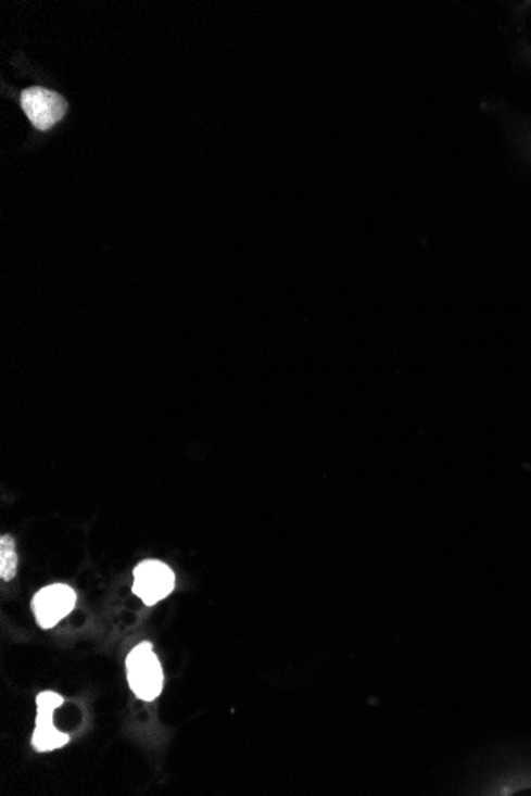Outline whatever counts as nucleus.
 <instances>
[{
    "label": "nucleus",
    "mask_w": 531,
    "mask_h": 796,
    "mask_svg": "<svg viewBox=\"0 0 531 796\" xmlns=\"http://www.w3.org/2000/svg\"><path fill=\"white\" fill-rule=\"evenodd\" d=\"M126 674L137 698L155 702L163 692L164 672L152 643H142L132 648L126 658Z\"/></svg>",
    "instance_id": "1"
},
{
    "label": "nucleus",
    "mask_w": 531,
    "mask_h": 796,
    "mask_svg": "<svg viewBox=\"0 0 531 796\" xmlns=\"http://www.w3.org/2000/svg\"><path fill=\"white\" fill-rule=\"evenodd\" d=\"M176 589V574L163 561L146 560L134 569V595L147 606L163 602Z\"/></svg>",
    "instance_id": "2"
},
{
    "label": "nucleus",
    "mask_w": 531,
    "mask_h": 796,
    "mask_svg": "<svg viewBox=\"0 0 531 796\" xmlns=\"http://www.w3.org/2000/svg\"><path fill=\"white\" fill-rule=\"evenodd\" d=\"M75 604H77V593L72 586L66 583H53V585L45 586L34 596V616L40 628L50 630L54 624L66 619L68 614L75 609Z\"/></svg>",
    "instance_id": "3"
},
{
    "label": "nucleus",
    "mask_w": 531,
    "mask_h": 796,
    "mask_svg": "<svg viewBox=\"0 0 531 796\" xmlns=\"http://www.w3.org/2000/svg\"><path fill=\"white\" fill-rule=\"evenodd\" d=\"M22 108L34 128L48 130L61 122L67 112V102L63 96L45 88L24 89Z\"/></svg>",
    "instance_id": "4"
},
{
    "label": "nucleus",
    "mask_w": 531,
    "mask_h": 796,
    "mask_svg": "<svg viewBox=\"0 0 531 796\" xmlns=\"http://www.w3.org/2000/svg\"><path fill=\"white\" fill-rule=\"evenodd\" d=\"M68 743V734L56 730L54 723L51 725H36L33 734V747L37 753H51L61 749Z\"/></svg>",
    "instance_id": "5"
},
{
    "label": "nucleus",
    "mask_w": 531,
    "mask_h": 796,
    "mask_svg": "<svg viewBox=\"0 0 531 796\" xmlns=\"http://www.w3.org/2000/svg\"><path fill=\"white\" fill-rule=\"evenodd\" d=\"M18 569V555H16L15 541L12 536L0 539V578L2 581H12Z\"/></svg>",
    "instance_id": "6"
},
{
    "label": "nucleus",
    "mask_w": 531,
    "mask_h": 796,
    "mask_svg": "<svg viewBox=\"0 0 531 796\" xmlns=\"http://www.w3.org/2000/svg\"><path fill=\"white\" fill-rule=\"evenodd\" d=\"M64 698L54 692H42L37 696L36 725H51L53 712L63 706Z\"/></svg>",
    "instance_id": "7"
}]
</instances>
